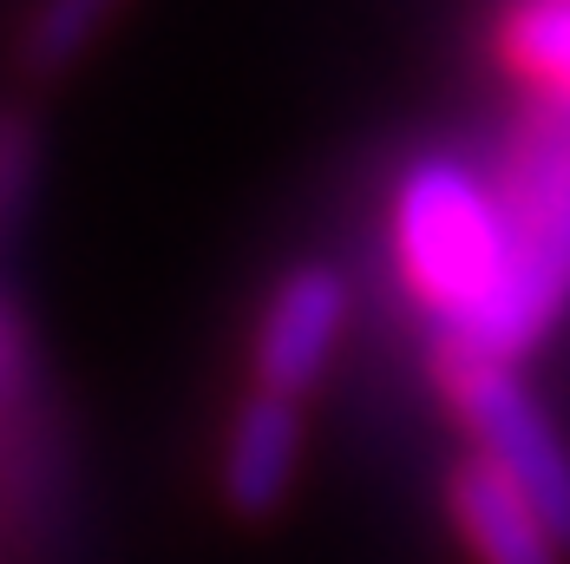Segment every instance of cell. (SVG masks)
<instances>
[{
  "label": "cell",
  "instance_id": "cell-2",
  "mask_svg": "<svg viewBox=\"0 0 570 564\" xmlns=\"http://www.w3.org/2000/svg\"><path fill=\"white\" fill-rule=\"evenodd\" d=\"M505 217H512V256L492 309L446 336L440 354H479L505 361L524 354L570 309V113L558 132L531 138L505 177Z\"/></svg>",
  "mask_w": 570,
  "mask_h": 564
},
{
  "label": "cell",
  "instance_id": "cell-3",
  "mask_svg": "<svg viewBox=\"0 0 570 564\" xmlns=\"http://www.w3.org/2000/svg\"><path fill=\"white\" fill-rule=\"evenodd\" d=\"M440 375H446V395H453L479 459L499 466L518 493L544 512V525L558 532V545L570 552V447H564V434L544 420V407L524 395V381L505 361L446 354Z\"/></svg>",
  "mask_w": 570,
  "mask_h": 564
},
{
  "label": "cell",
  "instance_id": "cell-6",
  "mask_svg": "<svg viewBox=\"0 0 570 564\" xmlns=\"http://www.w3.org/2000/svg\"><path fill=\"white\" fill-rule=\"evenodd\" d=\"M295 459H302V407L288 395H256L236 407L224 434V499L243 518H263V512L283 506V493L295 486Z\"/></svg>",
  "mask_w": 570,
  "mask_h": 564
},
{
  "label": "cell",
  "instance_id": "cell-9",
  "mask_svg": "<svg viewBox=\"0 0 570 564\" xmlns=\"http://www.w3.org/2000/svg\"><path fill=\"white\" fill-rule=\"evenodd\" d=\"M7 354H13V336H7V322H0V368H7Z\"/></svg>",
  "mask_w": 570,
  "mask_h": 564
},
{
  "label": "cell",
  "instance_id": "cell-5",
  "mask_svg": "<svg viewBox=\"0 0 570 564\" xmlns=\"http://www.w3.org/2000/svg\"><path fill=\"white\" fill-rule=\"evenodd\" d=\"M446 506H453L459 538H465V552L479 564H564L570 558L558 545V532L544 525V512L531 506L499 466H485L479 453L453 466Z\"/></svg>",
  "mask_w": 570,
  "mask_h": 564
},
{
  "label": "cell",
  "instance_id": "cell-8",
  "mask_svg": "<svg viewBox=\"0 0 570 564\" xmlns=\"http://www.w3.org/2000/svg\"><path fill=\"white\" fill-rule=\"evenodd\" d=\"M112 13H118V0H40L33 20H27L20 59H27L33 72H59V66H72V59L99 40V27H106Z\"/></svg>",
  "mask_w": 570,
  "mask_h": 564
},
{
  "label": "cell",
  "instance_id": "cell-7",
  "mask_svg": "<svg viewBox=\"0 0 570 564\" xmlns=\"http://www.w3.org/2000/svg\"><path fill=\"white\" fill-rule=\"evenodd\" d=\"M499 47L538 93H551L570 113V0H524L505 20Z\"/></svg>",
  "mask_w": 570,
  "mask_h": 564
},
{
  "label": "cell",
  "instance_id": "cell-4",
  "mask_svg": "<svg viewBox=\"0 0 570 564\" xmlns=\"http://www.w3.org/2000/svg\"><path fill=\"white\" fill-rule=\"evenodd\" d=\"M342 322H347V289L335 270H322V263L288 270L269 295V309H263V322H256V354H249L256 388L302 400L315 388V375L328 368Z\"/></svg>",
  "mask_w": 570,
  "mask_h": 564
},
{
  "label": "cell",
  "instance_id": "cell-1",
  "mask_svg": "<svg viewBox=\"0 0 570 564\" xmlns=\"http://www.w3.org/2000/svg\"><path fill=\"white\" fill-rule=\"evenodd\" d=\"M394 256L413 302L446 329H472L512 256V217L505 197L459 158H420L394 191Z\"/></svg>",
  "mask_w": 570,
  "mask_h": 564
}]
</instances>
